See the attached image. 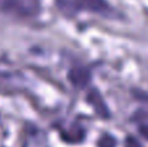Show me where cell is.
<instances>
[{
  "instance_id": "cell-1",
  "label": "cell",
  "mask_w": 148,
  "mask_h": 147,
  "mask_svg": "<svg viewBox=\"0 0 148 147\" xmlns=\"http://www.w3.org/2000/svg\"><path fill=\"white\" fill-rule=\"evenodd\" d=\"M1 8L9 14L21 18H31L40 10L39 0H3Z\"/></svg>"
},
{
  "instance_id": "cell-2",
  "label": "cell",
  "mask_w": 148,
  "mask_h": 147,
  "mask_svg": "<svg viewBox=\"0 0 148 147\" xmlns=\"http://www.w3.org/2000/svg\"><path fill=\"white\" fill-rule=\"evenodd\" d=\"M87 102L91 104L92 108L95 109V112H96L100 117L108 119V117L110 116V112H109V109H108L107 104H105L104 99L101 98L100 93L96 89H91V90L88 91V94H87Z\"/></svg>"
},
{
  "instance_id": "cell-3",
  "label": "cell",
  "mask_w": 148,
  "mask_h": 147,
  "mask_svg": "<svg viewBox=\"0 0 148 147\" xmlns=\"http://www.w3.org/2000/svg\"><path fill=\"white\" fill-rule=\"evenodd\" d=\"M69 81L73 83L75 87H86L90 83L91 80V74H90L88 69L83 67H74L69 70V74H68Z\"/></svg>"
},
{
  "instance_id": "cell-4",
  "label": "cell",
  "mask_w": 148,
  "mask_h": 147,
  "mask_svg": "<svg viewBox=\"0 0 148 147\" xmlns=\"http://www.w3.org/2000/svg\"><path fill=\"white\" fill-rule=\"evenodd\" d=\"M79 3H81V7L94 10L100 14H110L113 12L105 0H79Z\"/></svg>"
},
{
  "instance_id": "cell-5",
  "label": "cell",
  "mask_w": 148,
  "mask_h": 147,
  "mask_svg": "<svg viewBox=\"0 0 148 147\" xmlns=\"http://www.w3.org/2000/svg\"><path fill=\"white\" fill-rule=\"evenodd\" d=\"M84 138V130L81 126H72L69 132L62 133V139H65L69 143H78L83 141Z\"/></svg>"
},
{
  "instance_id": "cell-6",
  "label": "cell",
  "mask_w": 148,
  "mask_h": 147,
  "mask_svg": "<svg viewBox=\"0 0 148 147\" xmlns=\"http://www.w3.org/2000/svg\"><path fill=\"white\" fill-rule=\"evenodd\" d=\"M97 147H116L114 137H112L109 134H104L97 141Z\"/></svg>"
},
{
  "instance_id": "cell-7",
  "label": "cell",
  "mask_w": 148,
  "mask_h": 147,
  "mask_svg": "<svg viewBox=\"0 0 148 147\" xmlns=\"http://www.w3.org/2000/svg\"><path fill=\"white\" fill-rule=\"evenodd\" d=\"M139 133H140V134L143 135L146 139H148V124L142 125V126L139 128Z\"/></svg>"
},
{
  "instance_id": "cell-8",
  "label": "cell",
  "mask_w": 148,
  "mask_h": 147,
  "mask_svg": "<svg viewBox=\"0 0 148 147\" xmlns=\"http://www.w3.org/2000/svg\"><path fill=\"white\" fill-rule=\"evenodd\" d=\"M126 147H140V145L134 138H127L126 139Z\"/></svg>"
}]
</instances>
